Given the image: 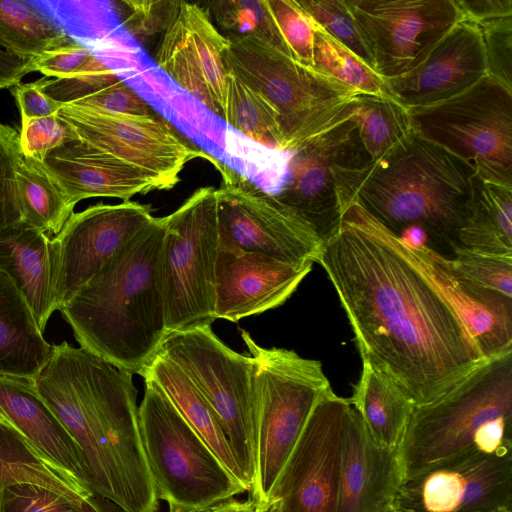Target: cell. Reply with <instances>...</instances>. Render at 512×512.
<instances>
[{
	"instance_id": "cell-44",
	"label": "cell",
	"mask_w": 512,
	"mask_h": 512,
	"mask_svg": "<svg viewBox=\"0 0 512 512\" xmlns=\"http://www.w3.org/2000/svg\"><path fill=\"white\" fill-rule=\"evenodd\" d=\"M268 5L291 57L313 67V21L296 0H268Z\"/></svg>"
},
{
	"instance_id": "cell-27",
	"label": "cell",
	"mask_w": 512,
	"mask_h": 512,
	"mask_svg": "<svg viewBox=\"0 0 512 512\" xmlns=\"http://www.w3.org/2000/svg\"><path fill=\"white\" fill-rule=\"evenodd\" d=\"M17 484L46 488L83 508L96 507L106 500L57 467L0 418V499L5 489Z\"/></svg>"
},
{
	"instance_id": "cell-45",
	"label": "cell",
	"mask_w": 512,
	"mask_h": 512,
	"mask_svg": "<svg viewBox=\"0 0 512 512\" xmlns=\"http://www.w3.org/2000/svg\"><path fill=\"white\" fill-rule=\"evenodd\" d=\"M20 133L0 122V232L22 221L17 194Z\"/></svg>"
},
{
	"instance_id": "cell-5",
	"label": "cell",
	"mask_w": 512,
	"mask_h": 512,
	"mask_svg": "<svg viewBox=\"0 0 512 512\" xmlns=\"http://www.w3.org/2000/svg\"><path fill=\"white\" fill-rule=\"evenodd\" d=\"M397 451L402 481L471 453L511 455L512 351L485 359L440 398L414 406Z\"/></svg>"
},
{
	"instance_id": "cell-18",
	"label": "cell",
	"mask_w": 512,
	"mask_h": 512,
	"mask_svg": "<svg viewBox=\"0 0 512 512\" xmlns=\"http://www.w3.org/2000/svg\"><path fill=\"white\" fill-rule=\"evenodd\" d=\"M392 505L405 512H512V454L471 453L403 480Z\"/></svg>"
},
{
	"instance_id": "cell-1",
	"label": "cell",
	"mask_w": 512,
	"mask_h": 512,
	"mask_svg": "<svg viewBox=\"0 0 512 512\" xmlns=\"http://www.w3.org/2000/svg\"><path fill=\"white\" fill-rule=\"evenodd\" d=\"M317 263L338 295L362 362L390 377L415 406L440 398L485 360L397 236L357 202L346 207Z\"/></svg>"
},
{
	"instance_id": "cell-24",
	"label": "cell",
	"mask_w": 512,
	"mask_h": 512,
	"mask_svg": "<svg viewBox=\"0 0 512 512\" xmlns=\"http://www.w3.org/2000/svg\"><path fill=\"white\" fill-rule=\"evenodd\" d=\"M0 418L57 467L91 490L78 445L39 395L33 381L0 376Z\"/></svg>"
},
{
	"instance_id": "cell-51",
	"label": "cell",
	"mask_w": 512,
	"mask_h": 512,
	"mask_svg": "<svg viewBox=\"0 0 512 512\" xmlns=\"http://www.w3.org/2000/svg\"><path fill=\"white\" fill-rule=\"evenodd\" d=\"M462 20L477 25L512 15V0H455Z\"/></svg>"
},
{
	"instance_id": "cell-17",
	"label": "cell",
	"mask_w": 512,
	"mask_h": 512,
	"mask_svg": "<svg viewBox=\"0 0 512 512\" xmlns=\"http://www.w3.org/2000/svg\"><path fill=\"white\" fill-rule=\"evenodd\" d=\"M349 403L332 390L314 406L270 496V502H280L281 512H335Z\"/></svg>"
},
{
	"instance_id": "cell-23",
	"label": "cell",
	"mask_w": 512,
	"mask_h": 512,
	"mask_svg": "<svg viewBox=\"0 0 512 512\" xmlns=\"http://www.w3.org/2000/svg\"><path fill=\"white\" fill-rule=\"evenodd\" d=\"M42 163L73 207L92 197L128 202L135 195L159 190L139 168L78 139L53 149Z\"/></svg>"
},
{
	"instance_id": "cell-49",
	"label": "cell",
	"mask_w": 512,
	"mask_h": 512,
	"mask_svg": "<svg viewBox=\"0 0 512 512\" xmlns=\"http://www.w3.org/2000/svg\"><path fill=\"white\" fill-rule=\"evenodd\" d=\"M93 56L88 48L71 40L69 43L45 52L29 63L30 72H40L45 77H68L81 69Z\"/></svg>"
},
{
	"instance_id": "cell-50",
	"label": "cell",
	"mask_w": 512,
	"mask_h": 512,
	"mask_svg": "<svg viewBox=\"0 0 512 512\" xmlns=\"http://www.w3.org/2000/svg\"><path fill=\"white\" fill-rule=\"evenodd\" d=\"M11 91L17 100L22 122L56 115L62 107L43 93L38 81L18 83Z\"/></svg>"
},
{
	"instance_id": "cell-12",
	"label": "cell",
	"mask_w": 512,
	"mask_h": 512,
	"mask_svg": "<svg viewBox=\"0 0 512 512\" xmlns=\"http://www.w3.org/2000/svg\"><path fill=\"white\" fill-rule=\"evenodd\" d=\"M369 163L351 116L292 153L287 182L274 196L308 223L324 244L338 233Z\"/></svg>"
},
{
	"instance_id": "cell-20",
	"label": "cell",
	"mask_w": 512,
	"mask_h": 512,
	"mask_svg": "<svg viewBox=\"0 0 512 512\" xmlns=\"http://www.w3.org/2000/svg\"><path fill=\"white\" fill-rule=\"evenodd\" d=\"M313 263L284 262L219 243L215 268V318L237 322L285 303Z\"/></svg>"
},
{
	"instance_id": "cell-53",
	"label": "cell",
	"mask_w": 512,
	"mask_h": 512,
	"mask_svg": "<svg viewBox=\"0 0 512 512\" xmlns=\"http://www.w3.org/2000/svg\"><path fill=\"white\" fill-rule=\"evenodd\" d=\"M407 248L416 249L422 246H428V236L419 226L411 225L405 227L397 236Z\"/></svg>"
},
{
	"instance_id": "cell-14",
	"label": "cell",
	"mask_w": 512,
	"mask_h": 512,
	"mask_svg": "<svg viewBox=\"0 0 512 512\" xmlns=\"http://www.w3.org/2000/svg\"><path fill=\"white\" fill-rule=\"evenodd\" d=\"M57 115L78 140L139 168L159 190L173 188L184 166L195 158L207 159L216 168L221 164L188 145L169 124L154 116L118 115L76 105H62Z\"/></svg>"
},
{
	"instance_id": "cell-33",
	"label": "cell",
	"mask_w": 512,
	"mask_h": 512,
	"mask_svg": "<svg viewBox=\"0 0 512 512\" xmlns=\"http://www.w3.org/2000/svg\"><path fill=\"white\" fill-rule=\"evenodd\" d=\"M352 120L370 163L389 156L415 133L408 108L389 98L360 95Z\"/></svg>"
},
{
	"instance_id": "cell-41",
	"label": "cell",
	"mask_w": 512,
	"mask_h": 512,
	"mask_svg": "<svg viewBox=\"0 0 512 512\" xmlns=\"http://www.w3.org/2000/svg\"><path fill=\"white\" fill-rule=\"evenodd\" d=\"M467 279L512 297V255H498L458 247L450 259Z\"/></svg>"
},
{
	"instance_id": "cell-21",
	"label": "cell",
	"mask_w": 512,
	"mask_h": 512,
	"mask_svg": "<svg viewBox=\"0 0 512 512\" xmlns=\"http://www.w3.org/2000/svg\"><path fill=\"white\" fill-rule=\"evenodd\" d=\"M487 75L482 34L476 23L460 20L409 72L384 79L393 100L406 108L447 99Z\"/></svg>"
},
{
	"instance_id": "cell-35",
	"label": "cell",
	"mask_w": 512,
	"mask_h": 512,
	"mask_svg": "<svg viewBox=\"0 0 512 512\" xmlns=\"http://www.w3.org/2000/svg\"><path fill=\"white\" fill-rule=\"evenodd\" d=\"M224 122L228 127L263 147L286 151L280 119L275 108L264 96L229 71Z\"/></svg>"
},
{
	"instance_id": "cell-40",
	"label": "cell",
	"mask_w": 512,
	"mask_h": 512,
	"mask_svg": "<svg viewBox=\"0 0 512 512\" xmlns=\"http://www.w3.org/2000/svg\"><path fill=\"white\" fill-rule=\"evenodd\" d=\"M121 79L99 58L93 55L89 61L74 74L38 80L45 95L61 105H74Z\"/></svg>"
},
{
	"instance_id": "cell-30",
	"label": "cell",
	"mask_w": 512,
	"mask_h": 512,
	"mask_svg": "<svg viewBox=\"0 0 512 512\" xmlns=\"http://www.w3.org/2000/svg\"><path fill=\"white\" fill-rule=\"evenodd\" d=\"M460 247L512 255V187L475 176L468 217L459 232Z\"/></svg>"
},
{
	"instance_id": "cell-26",
	"label": "cell",
	"mask_w": 512,
	"mask_h": 512,
	"mask_svg": "<svg viewBox=\"0 0 512 512\" xmlns=\"http://www.w3.org/2000/svg\"><path fill=\"white\" fill-rule=\"evenodd\" d=\"M51 349L26 300L0 271V376L33 381Z\"/></svg>"
},
{
	"instance_id": "cell-4",
	"label": "cell",
	"mask_w": 512,
	"mask_h": 512,
	"mask_svg": "<svg viewBox=\"0 0 512 512\" xmlns=\"http://www.w3.org/2000/svg\"><path fill=\"white\" fill-rule=\"evenodd\" d=\"M475 176L468 163L414 133L389 156L367 165L354 202L395 236L407 226L421 227L428 247L452 259Z\"/></svg>"
},
{
	"instance_id": "cell-42",
	"label": "cell",
	"mask_w": 512,
	"mask_h": 512,
	"mask_svg": "<svg viewBox=\"0 0 512 512\" xmlns=\"http://www.w3.org/2000/svg\"><path fill=\"white\" fill-rule=\"evenodd\" d=\"M179 1L124 0L114 2L122 28L133 38L148 43L162 37Z\"/></svg>"
},
{
	"instance_id": "cell-39",
	"label": "cell",
	"mask_w": 512,
	"mask_h": 512,
	"mask_svg": "<svg viewBox=\"0 0 512 512\" xmlns=\"http://www.w3.org/2000/svg\"><path fill=\"white\" fill-rule=\"evenodd\" d=\"M297 3L315 24L374 69L347 0H300Z\"/></svg>"
},
{
	"instance_id": "cell-34",
	"label": "cell",
	"mask_w": 512,
	"mask_h": 512,
	"mask_svg": "<svg viewBox=\"0 0 512 512\" xmlns=\"http://www.w3.org/2000/svg\"><path fill=\"white\" fill-rule=\"evenodd\" d=\"M156 61L157 66L182 90L220 118V110L203 72L186 24L179 12V4L158 42Z\"/></svg>"
},
{
	"instance_id": "cell-16",
	"label": "cell",
	"mask_w": 512,
	"mask_h": 512,
	"mask_svg": "<svg viewBox=\"0 0 512 512\" xmlns=\"http://www.w3.org/2000/svg\"><path fill=\"white\" fill-rule=\"evenodd\" d=\"M154 216L149 205L99 203L73 213L50 239L51 287L60 310Z\"/></svg>"
},
{
	"instance_id": "cell-57",
	"label": "cell",
	"mask_w": 512,
	"mask_h": 512,
	"mask_svg": "<svg viewBox=\"0 0 512 512\" xmlns=\"http://www.w3.org/2000/svg\"><path fill=\"white\" fill-rule=\"evenodd\" d=\"M394 509H395V508H394ZM395 512H405V511H401V510H397V509H395Z\"/></svg>"
},
{
	"instance_id": "cell-19",
	"label": "cell",
	"mask_w": 512,
	"mask_h": 512,
	"mask_svg": "<svg viewBox=\"0 0 512 512\" xmlns=\"http://www.w3.org/2000/svg\"><path fill=\"white\" fill-rule=\"evenodd\" d=\"M398 242L408 260L461 320L483 359L512 351V297L467 279L450 259L427 245L410 249L399 238Z\"/></svg>"
},
{
	"instance_id": "cell-8",
	"label": "cell",
	"mask_w": 512,
	"mask_h": 512,
	"mask_svg": "<svg viewBox=\"0 0 512 512\" xmlns=\"http://www.w3.org/2000/svg\"><path fill=\"white\" fill-rule=\"evenodd\" d=\"M144 382L140 434L157 497L168 503L169 512H202L248 491L157 383Z\"/></svg>"
},
{
	"instance_id": "cell-22",
	"label": "cell",
	"mask_w": 512,
	"mask_h": 512,
	"mask_svg": "<svg viewBox=\"0 0 512 512\" xmlns=\"http://www.w3.org/2000/svg\"><path fill=\"white\" fill-rule=\"evenodd\" d=\"M401 481L398 451L371 437L350 402L342 429L335 512H382L393 504Z\"/></svg>"
},
{
	"instance_id": "cell-10",
	"label": "cell",
	"mask_w": 512,
	"mask_h": 512,
	"mask_svg": "<svg viewBox=\"0 0 512 512\" xmlns=\"http://www.w3.org/2000/svg\"><path fill=\"white\" fill-rule=\"evenodd\" d=\"M163 220L159 270L167 334L209 326L216 319V189L199 188Z\"/></svg>"
},
{
	"instance_id": "cell-6",
	"label": "cell",
	"mask_w": 512,
	"mask_h": 512,
	"mask_svg": "<svg viewBox=\"0 0 512 512\" xmlns=\"http://www.w3.org/2000/svg\"><path fill=\"white\" fill-rule=\"evenodd\" d=\"M252 369L255 467L250 500L256 509L270 503L276 480L316 403L332 391L320 361L293 350L265 348L241 332Z\"/></svg>"
},
{
	"instance_id": "cell-15",
	"label": "cell",
	"mask_w": 512,
	"mask_h": 512,
	"mask_svg": "<svg viewBox=\"0 0 512 512\" xmlns=\"http://www.w3.org/2000/svg\"><path fill=\"white\" fill-rule=\"evenodd\" d=\"M384 79L418 66L432 46L461 20L455 0H347Z\"/></svg>"
},
{
	"instance_id": "cell-43",
	"label": "cell",
	"mask_w": 512,
	"mask_h": 512,
	"mask_svg": "<svg viewBox=\"0 0 512 512\" xmlns=\"http://www.w3.org/2000/svg\"><path fill=\"white\" fill-rule=\"evenodd\" d=\"M0 512H124L106 499L93 508L79 507L64 497L31 484H17L2 492Z\"/></svg>"
},
{
	"instance_id": "cell-56",
	"label": "cell",
	"mask_w": 512,
	"mask_h": 512,
	"mask_svg": "<svg viewBox=\"0 0 512 512\" xmlns=\"http://www.w3.org/2000/svg\"><path fill=\"white\" fill-rule=\"evenodd\" d=\"M382 512H395V509L393 507V505H391L390 507L386 508L384 511Z\"/></svg>"
},
{
	"instance_id": "cell-47",
	"label": "cell",
	"mask_w": 512,
	"mask_h": 512,
	"mask_svg": "<svg viewBox=\"0 0 512 512\" xmlns=\"http://www.w3.org/2000/svg\"><path fill=\"white\" fill-rule=\"evenodd\" d=\"M73 140L75 133L57 114L22 122L20 147L25 157L42 162L50 151Z\"/></svg>"
},
{
	"instance_id": "cell-52",
	"label": "cell",
	"mask_w": 512,
	"mask_h": 512,
	"mask_svg": "<svg viewBox=\"0 0 512 512\" xmlns=\"http://www.w3.org/2000/svg\"><path fill=\"white\" fill-rule=\"evenodd\" d=\"M30 61L10 54L0 47V89L12 88L28 73Z\"/></svg>"
},
{
	"instance_id": "cell-32",
	"label": "cell",
	"mask_w": 512,
	"mask_h": 512,
	"mask_svg": "<svg viewBox=\"0 0 512 512\" xmlns=\"http://www.w3.org/2000/svg\"><path fill=\"white\" fill-rule=\"evenodd\" d=\"M71 39L33 0H0V47L34 60Z\"/></svg>"
},
{
	"instance_id": "cell-46",
	"label": "cell",
	"mask_w": 512,
	"mask_h": 512,
	"mask_svg": "<svg viewBox=\"0 0 512 512\" xmlns=\"http://www.w3.org/2000/svg\"><path fill=\"white\" fill-rule=\"evenodd\" d=\"M487 63V74L512 90V15L478 24Z\"/></svg>"
},
{
	"instance_id": "cell-36",
	"label": "cell",
	"mask_w": 512,
	"mask_h": 512,
	"mask_svg": "<svg viewBox=\"0 0 512 512\" xmlns=\"http://www.w3.org/2000/svg\"><path fill=\"white\" fill-rule=\"evenodd\" d=\"M314 25L313 68L361 95L392 99L384 79L372 67Z\"/></svg>"
},
{
	"instance_id": "cell-54",
	"label": "cell",
	"mask_w": 512,
	"mask_h": 512,
	"mask_svg": "<svg viewBox=\"0 0 512 512\" xmlns=\"http://www.w3.org/2000/svg\"><path fill=\"white\" fill-rule=\"evenodd\" d=\"M255 509L250 499L240 501L231 498L202 512H255Z\"/></svg>"
},
{
	"instance_id": "cell-38",
	"label": "cell",
	"mask_w": 512,
	"mask_h": 512,
	"mask_svg": "<svg viewBox=\"0 0 512 512\" xmlns=\"http://www.w3.org/2000/svg\"><path fill=\"white\" fill-rule=\"evenodd\" d=\"M211 18L229 33L227 38L254 37L289 55L268 1L220 0L203 3Z\"/></svg>"
},
{
	"instance_id": "cell-2",
	"label": "cell",
	"mask_w": 512,
	"mask_h": 512,
	"mask_svg": "<svg viewBox=\"0 0 512 512\" xmlns=\"http://www.w3.org/2000/svg\"><path fill=\"white\" fill-rule=\"evenodd\" d=\"M33 384L78 445L92 492L124 512H157L133 375L62 342Z\"/></svg>"
},
{
	"instance_id": "cell-11",
	"label": "cell",
	"mask_w": 512,
	"mask_h": 512,
	"mask_svg": "<svg viewBox=\"0 0 512 512\" xmlns=\"http://www.w3.org/2000/svg\"><path fill=\"white\" fill-rule=\"evenodd\" d=\"M159 355L176 365L208 402L250 491L255 467L251 356L224 344L211 325L168 334Z\"/></svg>"
},
{
	"instance_id": "cell-29",
	"label": "cell",
	"mask_w": 512,
	"mask_h": 512,
	"mask_svg": "<svg viewBox=\"0 0 512 512\" xmlns=\"http://www.w3.org/2000/svg\"><path fill=\"white\" fill-rule=\"evenodd\" d=\"M349 400L371 437L398 450L415 406L405 392L386 374L363 363Z\"/></svg>"
},
{
	"instance_id": "cell-9",
	"label": "cell",
	"mask_w": 512,
	"mask_h": 512,
	"mask_svg": "<svg viewBox=\"0 0 512 512\" xmlns=\"http://www.w3.org/2000/svg\"><path fill=\"white\" fill-rule=\"evenodd\" d=\"M408 111L419 137L468 163L479 179L512 187V90L487 74L454 96Z\"/></svg>"
},
{
	"instance_id": "cell-55",
	"label": "cell",
	"mask_w": 512,
	"mask_h": 512,
	"mask_svg": "<svg viewBox=\"0 0 512 512\" xmlns=\"http://www.w3.org/2000/svg\"><path fill=\"white\" fill-rule=\"evenodd\" d=\"M255 512H281L280 502L278 500H273L267 506L255 509Z\"/></svg>"
},
{
	"instance_id": "cell-31",
	"label": "cell",
	"mask_w": 512,
	"mask_h": 512,
	"mask_svg": "<svg viewBox=\"0 0 512 512\" xmlns=\"http://www.w3.org/2000/svg\"><path fill=\"white\" fill-rule=\"evenodd\" d=\"M16 179L22 222L48 236L57 235L74 213L57 181L42 162L23 154Z\"/></svg>"
},
{
	"instance_id": "cell-28",
	"label": "cell",
	"mask_w": 512,
	"mask_h": 512,
	"mask_svg": "<svg viewBox=\"0 0 512 512\" xmlns=\"http://www.w3.org/2000/svg\"><path fill=\"white\" fill-rule=\"evenodd\" d=\"M141 376L150 378L157 383L178 412L206 442L227 470L249 491L246 478L237 464L215 413L187 376L176 365L159 354L145 368Z\"/></svg>"
},
{
	"instance_id": "cell-37",
	"label": "cell",
	"mask_w": 512,
	"mask_h": 512,
	"mask_svg": "<svg viewBox=\"0 0 512 512\" xmlns=\"http://www.w3.org/2000/svg\"><path fill=\"white\" fill-rule=\"evenodd\" d=\"M73 41L86 45L119 27L114 2L74 0H33Z\"/></svg>"
},
{
	"instance_id": "cell-48",
	"label": "cell",
	"mask_w": 512,
	"mask_h": 512,
	"mask_svg": "<svg viewBox=\"0 0 512 512\" xmlns=\"http://www.w3.org/2000/svg\"><path fill=\"white\" fill-rule=\"evenodd\" d=\"M74 105L118 115L153 116L149 102L123 79H119Z\"/></svg>"
},
{
	"instance_id": "cell-7",
	"label": "cell",
	"mask_w": 512,
	"mask_h": 512,
	"mask_svg": "<svg viewBox=\"0 0 512 512\" xmlns=\"http://www.w3.org/2000/svg\"><path fill=\"white\" fill-rule=\"evenodd\" d=\"M228 40V71L275 108L287 152L301 149L351 118L361 94L257 38Z\"/></svg>"
},
{
	"instance_id": "cell-3",
	"label": "cell",
	"mask_w": 512,
	"mask_h": 512,
	"mask_svg": "<svg viewBox=\"0 0 512 512\" xmlns=\"http://www.w3.org/2000/svg\"><path fill=\"white\" fill-rule=\"evenodd\" d=\"M163 217H154L60 308L80 346L141 375L166 338L159 260Z\"/></svg>"
},
{
	"instance_id": "cell-25",
	"label": "cell",
	"mask_w": 512,
	"mask_h": 512,
	"mask_svg": "<svg viewBox=\"0 0 512 512\" xmlns=\"http://www.w3.org/2000/svg\"><path fill=\"white\" fill-rule=\"evenodd\" d=\"M49 242L48 235L22 221L0 232V271L22 294L42 333L56 310Z\"/></svg>"
},
{
	"instance_id": "cell-13",
	"label": "cell",
	"mask_w": 512,
	"mask_h": 512,
	"mask_svg": "<svg viewBox=\"0 0 512 512\" xmlns=\"http://www.w3.org/2000/svg\"><path fill=\"white\" fill-rule=\"evenodd\" d=\"M219 243L295 264L315 263L323 242L292 208L221 164Z\"/></svg>"
}]
</instances>
